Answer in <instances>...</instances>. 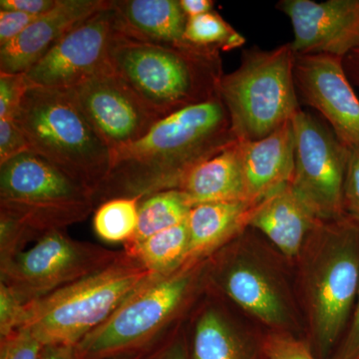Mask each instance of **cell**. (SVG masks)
Here are the masks:
<instances>
[{"label": "cell", "mask_w": 359, "mask_h": 359, "mask_svg": "<svg viewBox=\"0 0 359 359\" xmlns=\"http://www.w3.org/2000/svg\"><path fill=\"white\" fill-rule=\"evenodd\" d=\"M237 141L219 94L163 118L139 140L111 152L96 208L114 198H143L179 189L192 170Z\"/></svg>", "instance_id": "cell-1"}, {"label": "cell", "mask_w": 359, "mask_h": 359, "mask_svg": "<svg viewBox=\"0 0 359 359\" xmlns=\"http://www.w3.org/2000/svg\"><path fill=\"white\" fill-rule=\"evenodd\" d=\"M107 62L161 119L211 100L224 75L215 47L153 43L116 32Z\"/></svg>", "instance_id": "cell-2"}, {"label": "cell", "mask_w": 359, "mask_h": 359, "mask_svg": "<svg viewBox=\"0 0 359 359\" xmlns=\"http://www.w3.org/2000/svg\"><path fill=\"white\" fill-rule=\"evenodd\" d=\"M302 283L309 346L330 359L346 330L359 290V224L321 221L302 250Z\"/></svg>", "instance_id": "cell-3"}, {"label": "cell", "mask_w": 359, "mask_h": 359, "mask_svg": "<svg viewBox=\"0 0 359 359\" xmlns=\"http://www.w3.org/2000/svg\"><path fill=\"white\" fill-rule=\"evenodd\" d=\"M15 120L30 151L87 187L95 199L109 173L111 151L72 89L29 86Z\"/></svg>", "instance_id": "cell-4"}, {"label": "cell", "mask_w": 359, "mask_h": 359, "mask_svg": "<svg viewBox=\"0 0 359 359\" xmlns=\"http://www.w3.org/2000/svg\"><path fill=\"white\" fill-rule=\"evenodd\" d=\"M205 269L207 262L151 276L75 346L77 359H121L147 354L149 347L192 301Z\"/></svg>", "instance_id": "cell-5"}, {"label": "cell", "mask_w": 359, "mask_h": 359, "mask_svg": "<svg viewBox=\"0 0 359 359\" xmlns=\"http://www.w3.org/2000/svg\"><path fill=\"white\" fill-rule=\"evenodd\" d=\"M153 276L123 250L106 268L26 304L22 327L43 346H76Z\"/></svg>", "instance_id": "cell-6"}, {"label": "cell", "mask_w": 359, "mask_h": 359, "mask_svg": "<svg viewBox=\"0 0 359 359\" xmlns=\"http://www.w3.org/2000/svg\"><path fill=\"white\" fill-rule=\"evenodd\" d=\"M94 210L91 190L32 151L0 164V219L27 243L84 221Z\"/></svg>", "instance_id": "cell-7"}, {"label": "cell", "mask_w": 359, "mask_h": 359, "mask_svg": "<svg viewBox=\"0 0 359 359\" xmlns=\"http://www.w3.org/2000/svg\"><path fill=\"white\" fill-rule=\"evenodd\" d=\"M290 43L243 53L237 69L224 74L218 94L238 142L257 141L292 121L301 110Z\"/></svg>", "instance_id": "cell-8"}, {"label": "cell", "mask_w": 359, "mask_h": 359, "mask_svg": "<svg viewBox=\"0 0 359 359\" xmlns=\"http://www.w3.org/2000/svg\"><path fill=\"white\" fill-rule=\"evenodd\" d=\"M121 254L52 231L0 263V283L29 304L106 268Z\"/></svg>", "instance_id": "cell-9"}, {"label": "cell", "mask_w": 359, "mask_h": 359, "mask_svg": "<svg viewBox=\"0 0 359 359\" xmlns=\"http://www.w3.org/2000/svg\"><path fill=\"white\" fill-rule=\"evenodd\" d=\"M292 121L295 152L290 185L321 221L344 218L349 148L306 111L299 110Z\"/></svg>", "instance_id": "cell-10"}, {"label": "cell", "mask_w": 359, "mask_h": 359, "mask_svg": "<svg viewBox=\"0 0 359 359\" xmlns=\"http://www.w3.org/2000/svg\"><path fill=\"white\" fill-rule=\"evenodd\" d=\"M72 90L111 152L139 140L161 120L107 61Z\"/></svg>", "instance_id": "cell-11"}, {"label": "cell", "mask_w": 359, "mask_h": 359, "mask_svg": "<svg viewBox=\"0 0 359 359\" xmlns=\"http://www.w3.org/2000/svg\"><path fill=\"white\" fill-rule=\"evenodd\" d=\"M113 0L73 28L25 76L29 86L72 89L91 76L107 61L108 48L114 36Z\"/></svg>", "instance_id": "cell-12"}, {"label": "cell", "mask_w": 359, "mask_h": 359, "mask_svg": "<svg viewBox=\"0 0 359 359\" xmlns=\"http://www.w3.org/2000/svg\"><path fill=\"white\" fill-rule=\"evenodd\" d=\"M214 269L217 285L243 311L273 330L290 332L294 325L292 302L275 271L263 259L235 250L219 259Z\"/></svg>", "instance_id": "cell-13"}, {"label": "cell", "mask_w": 359, "mask_h": 359, "mask_svg": "<svg viewBox=\"0 0 359 359\" xmlns=\"http://www.w3.org/2000/svg\"><path fill=\"white\" fill-rule=\"evenodd\" d=\"M297 93L318 111L348 148L359 149V98L347 76L344 59L332 55H295Z\"/></svg>", "instance_id": "cell-14"}, {"label": "cell", "mask_w": 359, "mask_h": 359, "mask_svg": "<svg viewBox=\"0 0 359 359\" xmlns=\"http://www.w3.org/2000/svg\"><path fill=\"white\" fill-rule=\"evenodd\" d=\"M276 7L292 23L295 55L346 59L359 50V0H280Z\"/></svg>", "instance_id": "cell-15"}, {"label": "cell", "mask_w": 359, "mask_h": 359, "mask_svg": "<svg viewBox=\"0 0 359 359\" xmlns=\"http://www.w3.org/2000/svg\"><path fill=\"white\" fill-rule=\"evenodd\" d=\"M111 0H60L18 39L0 48V73L20 74L48 53L73 28L109 6Z\"/></svg>", "instance_id": "cell-16"}, {"label": "cell", "mask_w": 359, "mask_h": 359, "mask_svg": "<svg viewBox=\"0 0 359 359\" xmlns=\"http://www.w3.org/2000/svg\"><path fill=\"white\" fill-rule=\"evenodd\" d=\"M247 199L261 202L292 182L294 171L292 121L257 141L241 142Z\"/></svg>", "instance_id": "cell-17"}, {"label": "cell", "mask_w": 359, "mask_h": 359, "mask_svg": "<svg viewBox=\"0 0 359 359\" xmlns=\"http://www.w3.org/2000/svg\"><path fill=\"white\" fill-rule=\"evenodd\" d=\"M261 202L231 201L194 205L186 221L189 245L183 266L205 263L242 235L250 228Z\"/></svg>", "instance_id": "cell-18"}, {"label": "cell", "mask_w": 359, "mask_h": 359, "mask_svg": "<svg viewBox=\"0 0 359 359\" xmlns=\"http://www.w3.org/2000/svg\"><path fill=\"white\" fill-rule=\"evenodd\" d=\"M321 219L290 184L262 201L250 228L256 229L289 259L299 257Z\"/></svg>", "instance_id": "cell-19"}, {"label": "cell", "mask_w": 359, "mask_h": 359, "mask_svg": "<svg viewBox=\"0 0 359 359\" xmlns=\"http://www.w3.org/2000/svg\"><path fill=\"white\" fill-rule=\"evenodd\" d=\"M118 34L153 43H184L188 16L180 0H113Z\"/></svg>", "instance_id": "cell-20"}, {"label": "cell", "mask_w": 359, "mask_h": 359, "mask_svg": "<svg viewBox=\"0 0 359 359\" xmlns=\"http://www.w3.org/2000/svg\"><path fill=\"white\" fill-rule=\"evenodd\" d=\"M179 190L194 205L207 203L249 201L245 195L242 146L236 141L195 168Z\"/></svg>", "instance_id": "cell-21"}, {"label": "cell", "mask_w": 359, "mask_h": 359, "mask_svg": "<svg viewBox=\"0 0 359 359\" xmlns=\"http://www.w3.org/2000/svg\"><path fill=\"white\" fill-rule=\"evenodd\" d=\"M191 359H266L261 342L236 327L221 311L205 309L194 332Z\"/></svg>", "instance_id": "cell-22"}, {"label": "cell", "mask_w": 359, "mask_h": 359, "mask_svg": "<svg viewBox=\"0 0 359 359\" xmlns=\"http://www.w3.org/2000/svg\"><path fill=\"white\" fill-rule=\"evenodd\" d=\"M193 205L179 189L160 191L141 200L136 233L125 250L131 249L160 231L186 222Z\"/></svg>", "instance_id": "cell-23"}, {"label": "cell", "mask_w": 359, "mask_h": 359, "mask_svg": "<svg viewBox=\"0 0 359 359\" xmlns=\"http://www.w3.org/2000/svg\"><path fill=\"white\" fill-rule=\"evenodd\" d=\"M188 245V228L184 222L124 250L138 259L153 275H166L184 266Z\"/></svg>", "instance_id": "cell-24"}, {"label": "cell", "mask_w": 359, "mask_h": 359, "mask_svg": "<svg viewBox=\"0 0 359 359\" xmlns=\"http://www.w3.org/2000/svg\"><path fill=\"white\" fill-rule=\"evenodd\" d=\"M140 198H114L96 208L93 228L96 235L107 243L127 244L138 226Z\"/></svg>", "instance_id": "cell-25"}, {"label": "cell", "mask_w": 359, "mask_h": 359, "mask_svg": "<svg viewBox=\"0 0 359 359\" xmlns=\"http://www.w3.org/2000/svg\"><path fill=\"white\" fill-rule=\"evenodd\" d=\"M184 39L189 43L215 47L221 52L235 50L247 42L244 35L215 11L188 18Z\"/></svg>", "instance_id": "cell-26"}, {"label": "cell", "mask_w": 359, "mask_h": 359, "mask_svg": "<svg viewBox=\"0 0 359 359\" xmlns=\"http://www.w3.org/2000/svg\"><path fill=\"white\" fill-rule=\"evenodd\" d=\"M266 359H318L306 342L290 332L273 330L262 339Z\"/></svg>", "instance_id": "cell-27"}, {"label": "cell", "mask_w": 359, "mask_h": 359, "mask_svg": "<svg viewBox=\"0 0 359 359\" xmlns=\"http://www.w3.org/2000/svg\"><path fill=\"white\" fill-rule=\"evenodd\" d=\"M26 304L14 290L0 283V339L22 327Z\"/></svg>", "instance_id": "cell-28"}, {"label": "cell", "mask_w": 359, "mask_h": 359, "mask_svg": "<svg viewBox=\"0 0 359 359\" xmlns=\"http://www.w3.org/2000/svg\"><path fill=\"white\" fill-rule=\"evenodd\" d=\"M28 88L25 73H0V119H15Z\"/></svg>", "instance_id": "cell-29"}, {"label": "cell", "mask_w": 359, "mask_h": 359, "mask_svg": "<svg viewBox=\"0 0 359 359\" xmlns=\"http://www.w3.org/2000/svg\"><path fill=\"white\" fill-rule=\"evenodd\" d=\"M43 344L22 327L0 339V359H39Z\"/></svg>", "instance_id": "cell-30"}, {"label": "cell", "mask_w": 359, "mask_h": 359, "mask_svg": "<svg viewBox=\"0 0 359 359\" xmlns=\"http://www.w3.org/2000/svg\"><path fill=\"white\" fill-rule=\"evenodd\" d=\"M30 151L29 144L15 119H0V164Z\"/></svg>", "instance_id": "cell-31"}, {"label": "cell", "mask_w": 359, "mask_h": 359, "mask_svg": "<svg viewBox=\"0 0 359 359\" xmlns=\"http://www.w3.org/2000/svg\"><path fill=\"white\" fill-rule=\"evenodd\" d=\"M344 211L346 216L359 224V149L349 148L346 183Z\"/></svg>", "instance_id": "cell-32"}, {"label": "cell", "mask_w": 359, "mask_h": 359, "mask_svg": "<svg viewBox=\"0 0 359 359\" xmlns=\"http://www.w3.org/2000/svg\"><path fill=\"white\" fill-rule=\"evenodd\" d=\"M39 18L20 11H0V48L18 39Z\"/></svg>", "instance_id": "cell-33"}, {"label": "cell", "mask_w": 359, "mask_h": 359, "mask_svg": "<svg viewBox=\"0 0 359 359\" xmlns=\"http://www.w3.org/2000/svg\"><path fill=\"white\" fill-rule=\"evenodd\" d=\"M330 359H359V290L351 325Z\"/></svg>", "instance_id": "cell-34"}, {"label": "cell", "mask_w": 359, "mask_h": 359, "mask_svg": "<svg viewBox=\"0 0 359 359\" xmlns=\"http://www.w3.org/2000/svg\"><path fill=\"white\" fill-rule=\"evenodd\" d=\"M60 0H1L0 11H20L30 15L41 16L58 6Z\"/></svg>", "instance_id": "cell-35"}, {"label": "cell", "mask_w": 359, "mask_h": 359, "mask_svg": "<svg viewBox=\"0 0 359 359\" xmlns=\"http://www.w3.org/2000/svg\"><path fill=\"white\" fill-rule=\"evenodd\" d=\"M149 359H191L185 337L177 335L151 354Z\"/></svg>", "instance_id": "cell-36"}, {"label": "cell", "mask_w": 359, "mask_h": 359, "mask_svg": "<svg viewBox=\"0 0 359 359\" xmlns=\"http://www.w3.org/2000/svg\"><path fill=\"white\" fill-rule=\"evenodd\" d=\"M39 359H77L76 349L66 344H46L42 347Z\"/></svg>", "instance_id": "cell-37"}, {"label": "cell", "mask_w": 359, "mask_h": 359, "mask_svg": "<svg viewBox=\"0 0 359 359\" xmlns=\"http://www.w3.org/2000/svg\"><path fill=\"white\" fill-rule=\"evenodd\" d=\"M180 4L188 18H191L211 13L214 8L215 1H212V0H180Z\"/></svg>", "instance_id": "cell-38"}, {"label": "cell", "mask_w": 359, "mask_h": 359, "mask_svg": "<svg viewBox=\"0 0 359 359\" xmlns=\"http://www.w3.org/2000/svg\"><path fill=\"white\" fill-rule=\"evenodd\" d=\"M344 67L351 83L359 87V50L354 51L344 59Z\"/></svg>", "instance_id": "cell-39"}, {"label": "cell", "mask_w": 359, "mask_h": 359, "mask_svg": "<svg viewBox=\"0 0 359 359\" xmlns=\"http://www.w3.org/2000/svg\"><path fill=\"white\" fill-rule=\"evenodd\" d=\"M145 355H136L131 356V358H121V359H143Z\"/></svg>", "instance_id": "cell-40"}]
</instances>
